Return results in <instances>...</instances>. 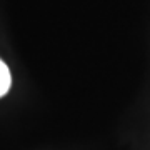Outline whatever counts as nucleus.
<instances>
[{"mask_svg":"<svg viewBox=\"0 0 150 150\" xmlns=\"http://www.w3.org/2000/svg\"><path fill=\"white\" fill-rule=\"evenodd\" d=\"M12 83V77H10V70L2 60H0V97H4L8 92Z\"/></svg>","mask_w":150,"mask_h":150,"instance_id":"nucleus-1","label":"nucleus"}]
</instances>
